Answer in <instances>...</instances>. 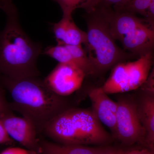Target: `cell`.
<instances>
[{
    "instance_id": "16",
    "label": "cell",
    "mask_w": 154,
    "mask_h": 154,
    "mask_svg": "<svg viewBox=\"0 0 154 154\" xmlns=\"http://www.w3.org/2000/svg\"><path fill=\"white\" fill-rule=\"evenodd\" d=\"M152 0H127L123 4L113 6L116 11L140 14L145 17Z\"/></svg>"
},
{
    "instance_id": "4",
    "label": "cell",
    "mask_w": 154,
    "mask_h": 154,
    "mask_svg": "<svg viewBox=\"0 0 154 154\" xmlns=\"http://www.w3.org/2000/svg\"><path fill=\"white\" fill-rule=\"evenodd\" d=\"M87 42L85 50L94 66L95 73L107 71L116 65L134 57L116 44L100 7L86 13Z\"/></svg>"
},
{
    "instance_id": "18",
    "label": "cell",
    "mask_w": 154,
    "mask_h": 154,
    "mask_svg": "<svg viewBox=\"0 0 154 154\" xmlns=\"http://www.w3.org/2000/svg\"><path fill=\"white\" fill-rule=\"evenodd\" d=\"M12 111L9 102L7 101L5 96V89L0 86V115Z\"/></svg>"
},
{
    "instance_id": "20",
    "label": "cell",
    "mask_w": 154,
    "mask_h": 154,
    "mask_svg": "<svg viewBox=\"0 0 154 154\" xmlns=\"http://www.w3.org/2000/svg\"><path fill=\"white\" fill-rule=\"evenodd\" d=\"M146 22L154 27V0H152L145 16Z\"/></svg>"
},
{
    "instance_id": "19",
    "label": "cell",
    "mask_w": 154,
    "mask_h": 154,
    "mask_svg": "<svg viewBox=\"0 0 154 154\" xmlns=\"http://www.w3.org/2000/svg\"><path fill=\"white\" fill-rule=\"evenodd\" d=\"M0 154H30L29 150L26 149L18 147H10L5 149Z\"/></svg>"
},
{
    "instance_id": "26",
    "label": "cell",
    "mask_w": 154,
    "mask_h": 154,
    "mask_svg": "<svg viewBox=\"0 0 154 154\" xmlns=\"http://www.w3.org/2000/svg\"><path fill=\"white\" fill-rule=\"evenodd\" d=\"M120 154H123V150H121V152Z\"/></svg>"
},
{
    "instance_id": "14",
    "label": "cell",
    "mask_w": 154,
    "mask_h": 154,
    "mask_svg": "<svg viewBox=\"0 0 154 154\" xmlns=\"http://www.w3.org/2000/svg\"><path fill=\"white\" fill-rule=\"evenodd\" d=\"M66 45L70 53L72 63L82 69L86 77L96 75L94 66L82 45Z\"/></svg>"
},
{
    "instance_id": "22",
    "label": "cell",
    "mask_w": 154,
    "mask_h": 154,
    "mask_svg": "<svg viewBox=\"0 0 154 154\" xmlns=\"http://www.w3.org/2000/svg\"><path fill=\"white\" fill-rule=\"evenodd\" d=\"M143 86L154 91V64L151 73H150L146 82Z\"/></svg>"
},
{
    "instance_id": "11",
    "label": "cell",
    "mask_w": 154,
    "mask_h": 154,
    "mask_svg": "<svg viewBox=\"0 0 154 154\" xmlns=\"http://www.w3.org/2000/svg\"><path fill=\"white\" fill-rule=\"evenodd\" d=\"M119 41L125 49L134 56L140 57L152 52L154 49V27L147 22Z\"/></svg>"
},
{
    "instance_id": "7",
    "label": "cell",
    "mask_w": 154,
    "mask_h": 154,
    "mask_svg": "<svg viewBox=\"0 0 154 154\" xmlns=\"http://www.w3.org/2000/svg\"><path fill=\"white\" fill-rule=\"evenodd\" d=\"M2 119L10 137L28 150L37 151L40 149L38 143V131L34 124L24 117L14 115L13 111L5 113Z\"/></svg>"
},
{
    "instance_id": "6",
    "label": "cell",
    "mask_w": 154,
    "mask_h": 154,
    "mask_svg": "<svg viewBox=\"0 0 154 154\" xmlns=\"http://www.w3.org/2000/svg\"><path fill=\"white\" fill-rule=\"evenodd\" d=\"M86 77L84 72L75 65L59 63L43 81L54 94L66 98L82 88Z\"/></svg>"
},
{
    "instance_id": "17",
    "label": "cell",
    "mask_w": 154,
    "mask_h": 154,
    "mask_svg": "<svg viewBox=\"0 0 154 154\" xmlns=\"http://www.w3.org/2000/svg\"><path fill=\"white\" fill-rule=\"evenodd\" d=\"M4 114L0 115V144L9 145L14 143V140L10 137L3 123L2 116Z\"/></svg>"
},
{
    "instance_id": "24",
    "label": "cell",
    "mask_w": 154,
    "mask_h": 154,
    "mask_svg": "<svg viewBox=\"0 0 154 154\" xmlns=\"http://www.w3.org/2000/svg\"><path fill=\"white\" fill-rule=\"evenodd\" d=\"M121 149L105 147L104 149L96 154H120Z\"/></svg>"
},
{
    "instance_id": "12",
    "label": "cell",
    "mask_w": 154,
    "mask_h": 154,
    "mask_svg": "<svg viewBox=\"0 0 154 154\" xmlns=\"http://www.w3.org/2000/svg\"><path fill=\"white\" fill-rule=\"evenodd\" d=\"M52 30L57 44L82 45L87 43V33L77 26L72 16H63L59 22L53 24Z\"/></svg>"
},
{
    "instance_id": "13",
    "label": "cell",
    "mask_w": 154,
    "mask_h": 154,
    "mask_svg": "<svg viewBox=\"0 0 154 154\" xmlns=\"http://www.w3.org/2000/svg\"><path fill=\"white\" fill-rule=\"evenodd\" d=\"M104 147L65 145L43 141L40 149L43 154H96L102 151Z\"/></svg>"
},
{
    "instance_id": "5",
    "label": "cell",
    "mask_w": 154,
    "mask_h": 154,
    "mask_svg": "<svg viewBox=\"0 0 154 154\" xmlns=\"http://www.w3.org/2000/svg\"><path fill=\"white\" fill-rule=\"evenodd\" d=\"M116 102L117 110L115 138L125 146L144 141V131L133 96H119Z\"/></svg>"
},
{
    "instance_id": "25",
    "label": "cell",
    "mask_w": 154,
    "mask_h": 154,
    "mask_svg": "<svg viewBox=\"0 0 154 154\" xmlns=\"http://www.w3.org/2000/svg\"><path fill=\"white\" fill-rule=\"evenodd\" d=\"M148 148L154 154V140L153 142L151 144V145Z\"/></svg>"
},
{
    "instance_id": "10",
    "label": "cell",
    "mask_w": 154,
    "mask_h": 154,
    "mask_svg": "<svg viewBox=\"0 0 154 154\" xmlns=\"http://www.w3.org/2000/svg\"><path fill=\"white\" fill-rule=\"evenodd\" d=\"M133 96L145 133L144 141L148 148L154 140V91L145 87Z\"/></svg>"
},
{
    "instance_id": "9",
    "label": "cell",
    "mask_w": 154,
    "mask_h": 154,
    "mask_svg": "<svg viewBox=\"0 0 154 154\" xmlns=\"http://www.w3.org/2000/svg\"><path fill=\"white\" fill-rule=\"evenodd\" d=\"M108 23L110 33L115 40H120L147 23L135 14L116 11L111 7L99 5Z\"/></svg>"
},
{
    "instance_id": "3",
    "label": "cell",
    "mask_w": 154,
    "mask_h": 154,
    "mask_svg": "<svg viewBox=\"0 0 154 154\" xmlns=\"http://www.w3.org/2000/svg\"><path fill=\"white\" fill-rule=\"evenodd\" d=\"M42 132L62 144L100 145L110 142L111 139L91 109L72 107L48 121Z\"/></svg>"
},
{
    "instance_id": "2",
    "label": "cell",
    "mask_w": 154,
    "mask_h": 154,
    "mask_svg": "<svg viewBox=\"0 0 154 154\" xmlns=\"http://www.w3.org/2000/svg\"><path fill=\"white\" fill-rule=\"evenodd\" d=\"M0 86L11 94L12 111L31 121L38 132L55 116L71 107L66 97L54 94L38 77L16 79L0 75Z\"/></svg>"
},
{
    "instance_id": "15",
    "label": "cell",
    "mask_w": 154,
    "mask_h": 154,
    "mask_svg": "<svg viewBox=\"0 0 154 154\" xmlns=\"http://www.w3.org/2000/svg\"><path fill=\"white\" fill-rule=\"evenodd\" d=\"M59 4L63 16H72L77 9H82L86 13L94 11L99 5L101 0H53Z\"/></svg>"
},
{
    "instance_id": "27",
    "label": "cell",
    "mask_w": 154,
    "mask_h": 154,
    "mask_svg": "<svg viewBox=\"0 0 154 154\" xmlns=\"http://www.w3.org/2000/svg\"><path fill=\"white\" fill-rule=\"evenodd\" d=\"M1 1H2V0H0V2H1Z\"/></svg>"
},
{
    "instance_id": "21",
    "label": "cell",
    "mask_w": 154,
    "mask_h": 154,
    "mask_svg": "<svg viewBox=\"0 0 154 154\" xmlns=\"http://www.w3.org/2000/svg\"><path fill=\"white\" fill-rule=\"evenodd\" d=\"M123 154H154L148 148L132 149L128 150H123Z\"/></svg>"
},
{
    "instance_id": "1",
    "label": "cell",
    "mask_w": 154,
    "mask_h": 154,
    "mask_svg": "<svg viewBox=\"0 0 154 154\" xmlns=\"http://www.w3.org/2000/svg\"><path fill=\"white\" fill-rule=\"evenodd\" d=\"M0 9L6 16L5 26L0 31V75L16 79L39 76L36 63L41 44L31 40L22 29L12 0H2Z\"/></svg>"
},
{
    "instance_id": "8",
    "label": "cell",
    "mask_w": 154,
    "mask_h": 154,
    "mask_svg": "<svg viewBox=\"0 0 154 154\" xmlns=\"http://www.w3.org/2000/svg\"><path fill=\"white\" fill-rule=\"evenodd\" d=\"M88 95L92 105L91 110L100 122L108 128L113 137L116 138L117 103L109 98L102 87L90 88Z\"/></svg>"
},
{
    "instance_id": "23",
    "label": "cell",
    "mask_w": 154,
    "mask_h": 154,
    "mask_svg": "<svg viewBox=\"0 0 154 154\" xmlns=\"http://www.w3.org/2000/svg\"><path fill=\"white\" fill-rule=\"evenodd\" d=\"M127 0H101L100 5L106 7H113L123 4Z\"/></svg>"
}]
</instances>
